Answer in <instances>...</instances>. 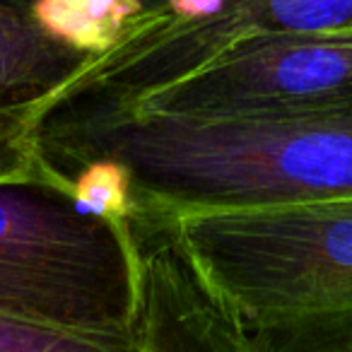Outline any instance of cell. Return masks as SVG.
I'll list each match as a JSON object with an SVG mask.
<instances>
[{
  "label": "cell",
  "mask_w": 352,
  "mask_h": 352,
  "mask_svg": "<svg viewBox=\"0 0 352 352\" xmlns=\"http://www.w3.org/2000/svg\"><path fill=\"white\" fill-rule=\"evenodd\" d=\"M41 152L65 176L113 160L131 176L135 220L157 227L198 210L352 198V107L254 121H186L60 102Z\"/></svg>",
  "instance_id": "1"
},
{
  "label": "cell",
  "mask_w": 352,
  "mask_h": 352,
  "mask_svg": "<svg viewBox=\"0 0 352 352\" xmlns=\"http://www.w3.org/2000/svg\"><path fill=\"white\" fill-rule=\"evenodd\" d=\"M152 230L206 302L251 340L352 321V198L184 212Z\"/></svg>",
  "instance_id": "2"
},
{
  "label": "cell",
  "mask_w": 352,
  "mask_h": 352,
  "mask_svg": "<svg viewBox=\"0 0 352 352\" xmlns=\"http://www.w3.org/2000/svg\"><path fill=\"white\" fill-rule=\"evenodd\" d=\"M142 273L133 225L82 215L56 188L0 184V314L135 338Z\"/></svg>",
  "instance_id": "3"
},
{
  "label": "cell",
  "mask_w": 352,
  "mask_h": 352,
  "mask_svg": "<svg viewBox=\"0 0 352 352\" xmlns=\"http://www.w3.org/2000/svg\"><path fill=\"white\" fill-rule=\"evenodd\" d=\"M63 102L186 121H254L350 109L352 27L254 41L131 99Z\"/></svg>",
  "instance_id": "4"
},
{
  "label": "cell",
  "mask_w": 352,
  "mask_h": 352,
  "mask_svg": "<svg viewBox=\"0 0 352 352\" xmlns=\"http://www.w3.org/2000/svg\"><path fill=\"white\" fill-rule=\"evenodd\" d=\"M352 27V0H227L208 20H150L111 51L89 58L60 97L131 99L196 73L246 44Z\"/></svg>",
  "instance_id": "5"
},
{
  "label": "cell",
  "mask_w": 352,
  "mask_h": 352,
  "mask_svg": "<svg viewBox=\"0 0 352 352\" xmlns=\"http://www.w3.org/2000/svg\"><path fill=\"white\" fill-rule=\"evenodd\" d=\"M89 58L41 34L27 0H0V184L65 193V176L41 152V126Z\"/></svg>",
  "instance_id": "6"
},
{
  "label": "cell",
  "mask_w": 352,
  "mask_h": 352,
  "mask_svg": "<svg viewBox=\"0 0 352 352\" xmlns=\"http://www.w3.org/2000/svg\"><path fill=\"white\" fill-rule=\"evenodd\" d=\"M152 10L147 0H27V15L41 34L92 58L140 30Z\"/></svg>",
  "instance_id": "7"
},
{
  "label": "cell",
  "mask_w": 352,
  "mask_h": 352,
  "mask_svg": "<svg viewBox=\"0 0 352 352\" xmlns=\"http://www.w3.org/2000/svg\"><path fill=\"white\" fill-rule=\"evenodd\" d=\"M65 196L82 215L102 217L116 225H133L131 176L113 160H87L65 174Z\"/></svg>",
  "instance_id": "8"
},
{
  "label": "cell",
  "mask_w": 352,
  "mask_h": 352,
  "mask_svg": "<svg viewBox=\"0 0 352 352\" xmlns=\"http://www.w3.org/2000/svg\"><path fill=\"white\" fill-rule=\"evenodd\" d=\"M0 352H140L138 338L97 336L0 314Z\"/></svg>",
  "instance_id": "9"
},
{
  "label": "cell",
  "mask_w": 352,
  "mask_h": 352,
  "mask_svg": "<svg viewBox=\"0 0 352 352\" xmlns=\"http://www.w3.org/2000/svg\"><path fill=\"white\" fill-rule=\"evenodd\" d=\"M263 352H352V321L311 336L268 342Z\"/></svg>",
  "instance_id": "10"
},
{
  "label": "cell",
  "mask_w": 352,
  "mask_h": 352,
  "mask_svg": "<svg viewBox=\"0 0 352 352\" xmlns=\"http://www.w3.org/2000/svg\"><path fill=\"white\" fill-rule=\"evenodd\" d=\"M157 6L164 8L166 15L176 22H196L222 12L227 0H160Z\"/></svg>",
  "instance_id": "11"
},
{
  "label": "cell",
  "mask_w": 352,
  "mask_h": 352,
  "mask_svg": "<svg viewBox=\"0 0 352 352\" xmlns=\"http://www.w3.org/2000/svg\"><path fill=\"white\" fill-rule=\"evenodd\" d=\"M244 352H258V350H256V345H254V342H251V338H249V336H246V345H244Z\"/></svg>",
  "instance_id": "12"
},
{
  "label": "cell",
  "mask_w": 352,
  "mask_h": 352,
  "mask_svg": "<svg viewBox=\"0 0 352 352\" xmlns=\"http://www.w3.org/2000/svg\"><path fill=\"white\" fill-rule=\"evenodd\" d=\"M157 3H160V0H147V6H157Z\"/></svg>",
  "instance_id": "13"
}]
</instances>
